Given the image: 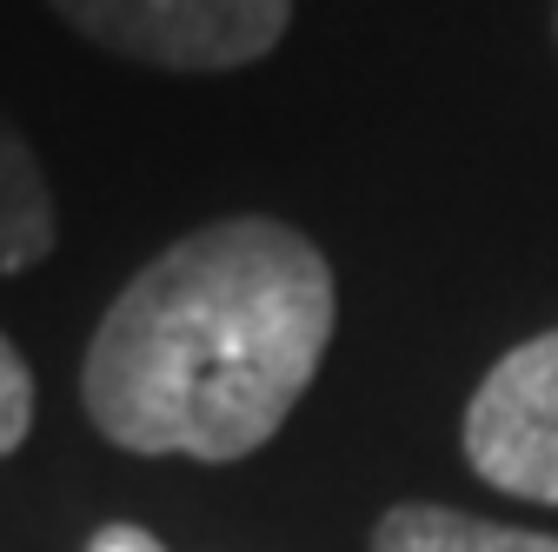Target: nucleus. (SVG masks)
Returning <instances> with one entry per match:
<instances>
[{"label": "nucleus", "instance_id": "39448f33", "mask_svg": "<svg viewBox=\"0 0 558 552\" xmlns=\"http://www.w3.org/2000/svg\"><path fill=\"white\" fill-rule=\"evenodd\" d=\"M53 253V193L27 141L0 120V273H27Z\"/></svg>", "mask_w": 558, "mask_h": 552}, {"label": "nucleus", "instance_id": "f257e3e1", "mask_svg": "<svg viewBox=\"0 0 558 552\" xmlns=\"http://www.w3.org/2000/svg\"><path fill=\"white\" fill-rule=\"evenodd\" d=\"M332 266L279 220H220L173 240L107 307L81 393L126 453L240 459L313 386L332 339Z\"/></svg>", "mask_w": 558, "mask_h": 552}, {"label": "nucleus", "instance_id": "423d86ee", "mask_svg": "<svg viewBox=\"0 0 558 552\" xmlns=\"http://www.w3.org/2000/svg\"><path fill=\"white\" fill-rule=\"evenodd\" d=\"M27 427H34V373H27V360L8 347V333H0V459L21 453Z\"/></svg>", "mask_w": 558, "mask_h": 552}, {"label": "nucleus", "instance_id": "f03ea898", "mask_svg": "<svg viewBox=\"0 0 558 552\" xmlns=\"http://www.w3.org/2000/svg\"><path fill=\"white\" fill-rule=\"evenodd\" d=\"M66 27L94 47L173 67V74H227L279 47L293 0H53Z\"/></svg>", "mask_w": 558, "mask_h": 552}, {"label": "nucleus", "instance_id": "7ed1b4c3", "mask_svg": "<svg viewBox=\"0 0 558 552\" xmlns=\"http://www.w3.org/2000/svg\"><path fill=\"white\" fill-rule=\"evenodd\" d=\"M465 459L485 487L558 506V326L478 380L465 406Z\"/></svg>", "mask_w": 558, "mask_h": 552}, {"label": "nucleus", "instance_id": "0eeeda50", "mask_svg": "<svg viewBox=\"0 0 558 552\" xmlns=\"http://www.w3.org/2000/svg\"><path fill=\"white\" fill-rule=\"evenodd\" d=\"M87 552H167L147 526H126V519H113V526H100L94 539H87Z\"/></svg>", "mask_w": 558, "mask_h": 552}, {"label": "nucleus", "instance_id": "20e7f679", "mask_svg": "<svg viewBox=\"0 0 558 552\" xmlns=\"http://www.w3.org/2000/svg\"><path fill=\"white\" fill-rule=\"evenodd\" d=\"M373 552H558L551 532L493 526L452 506H392L373 532Z\"/></svg>", "mask_w": 558, "mask_h": 552}]
</instances>
